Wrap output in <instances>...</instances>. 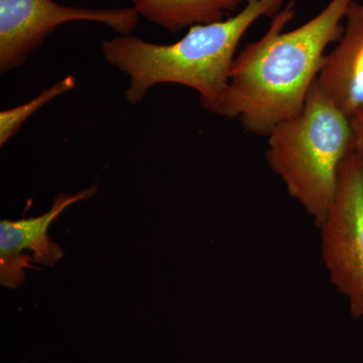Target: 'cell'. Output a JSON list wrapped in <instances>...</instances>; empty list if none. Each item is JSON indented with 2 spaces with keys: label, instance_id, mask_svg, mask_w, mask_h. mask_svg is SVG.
<instances>
[{
  "label": "cell",
  "instance_id": "cell-1",
  "mask_svg": "<svg viewBox=\"0 0 363 363\" xmlns=\"http://www.w3.org/2000/svg\"><path fill=\"white\" fill-rule=\"evenodd\" d=\"M355 0H330L311 20L285 32L295 16L291 0L267 33L235 57L221 116L238 117L247 133L269 135L302 111L329 45L338 42Z\"/></svg>",
  "mask_w": 363,
  "mask_h": 363
},
{
  "label": "cell",
  "instance_id": "cell-2",
  "mask_svg": "<svg viewBox=\"0 0 363 363\" xmlns=\"http://www.w3.org/2000/svg\"><path fill=\"white\" fill-rule=\"evenodd\" d=\"M286 0H247L226 20L191 26L171 45H157L130 35L102 42L109 65L130 77L125 98L138 104L157 84H178L199 94L206 111L221 116L235 52L243 35L260 18H274Z\"/></svg>",
  "mask_w": 363,
  "mask_h": 363
},
{
  "label": "cell",
  "instance_id": "cell-3",
  "mask_svg": "<svg viewBox=\"0 0 363 363\" xmlns=\"http://www.w3.org/2000/svg\"><path fill=\"white\" fill-rule=\"evenodd\" d=\"M267 138L269 168L319 225L333 202L341 164L353 149L350 121L314 83L302 111Z\"/></svg>",
  "mask_w": 363,
  "mask_h": 363
},
{
  "label": "cell",
  "instance_id": "cell-4",
  "mask_svg": "<svg viewBox=\"0 0 363 363\" xmlns=\"http://www.w3.org/2000/svg\"><path fill=\"white\" fill-rule=\"evenodd\" d=\"M318 226L332 285L352 317L363 319V162L353 149L341 164L333 202Z\"/></svg>",
  "mask_w": 363,
  "mask_h": 363
},
{
  "label": "cell",
  "instance_id": "cell-5",
  "mask_svg": "<svg viewBox=\"0 0 363 363\" xmlns=\"http://www.w3.org/2000/svg\"><path fill=\"white\" fill-rule=\"evenodd\" d=\"M138 20L133 7L90 9L61 6L54 0H0V72L23 65L50 33L67 23L95 21L125 35Z\"/></svg>",
  "mask_w": 363,
  "mask_h": 363
},
{
  "label": "cell",
  "instance_id": "cell-6",
  "mask_svg": "<svg viewBox=\"0 0 363 363\" xmlns=\"http://www.w3.org/2000/svg\"><path fill=\"white\" fill-rule=\"evenodd\" d=\"M96 193V186L79 191L75 194L61 193L55 198L47 213L33 218L0 222L1 285L18 288L25 281V269L32 267L30 262L54 267L63 259V250L48 235L50 225L66 208L93 197Z\"/></svg>",
  "mask_w": 363,
  "mask_h": 363
},
{
  "label": "cell",
  "instance_id": "cell-7",
  "mask_svg": "<svg viewBox=\"0 0 363 363\" xmlns=\"http://www.w3.org/2000/svg\"><path fill=\"white\" fill-rule=\"evenodd\" d=\"M344 21L342 35L325 57L315 84L350 118L363 106V4L352 2Z\"/></svg>",
  "mask_w": 363,
  "mask_h": 363
},
{
  "label": "cell",
  "instance_id": "cell-8",
  "mask_svg": "<svg viewBox=\"0 0 363 363\" xmlns=\"http://www.w3.org/2000/svg\"><path fill=\"white\" fill-rule=\"evenodd\" d=\"M138 16L176 33L188 26L225 20L243 0H130Z\"/></svg>",
  "mask_w": 363,
  "mask_h": 363
},
{
  "label": "cell",
  "instance_id": "cell-9",
  "mask_svg": "<svg viewBox=\"0 0 363 363\" xmlns=\"http://www.w3.org/2000/svg\"><path fill=\"white\" fill-rule=\"evenodd\" d=\"M75 86V78L73 76H68L63 80L55 83L48 89L42 91L37 97L33 98L28 104L0 112V147H4L13 136L16 135V133L20 131L23 124L35 112L39 111L40 107L44 106L54 98L74 89Z\"/></svg>",
  "mask_w": 363,
  "mask_h": 363
},
{
  "label": "cell",
  "instance_id": "cell-10",
  "mask_svg": "<svg viewBox=\"0 0 363 363\" xmlns=\"http://www.w3.org/2000/svg\"><path fill=\"white\" fill-rule=\"evenodd\" d=\"M348 121L352 133L353 150L363 162V106L348 118Z\"/></svg>",
  "mask_w": 363,
  "mask_h": 363
}]
</instances>
